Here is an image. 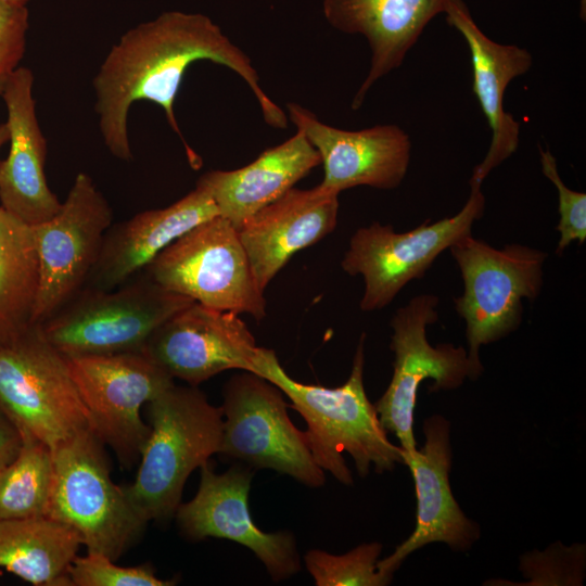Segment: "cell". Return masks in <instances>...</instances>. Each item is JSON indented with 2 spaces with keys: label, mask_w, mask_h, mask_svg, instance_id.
<instances>
[{
  "label": "cell",
  "mask_w": 586,
  "mask_h": 586,
  "mask_svg": "<svg viewBox=\"0 0 586 586\" xmlns=\"http://www.w3.org/2000/svg\"><path fill=\"white\" fill-rule=\"evenodd\" d=\"M208 60L239 75L255 95L265 122L288 128V116L264 91L250 56L235 46L208 16L169 11L126 31L101 63L92 86L94 110L104 144L112 155L130 161L128 113L137 101L164 110L192 162H199L180 130L174 103L187 68Z\"/></svg>",
  "instance_id": "6da1fadb"
},
{
  "label": "cell",
  "mask_w": 586,
  "mask_h": 586,
  "mask_svg": "<svg viewBox=\"0 0 586 586\" xmlns=\"http://www.w3.org/2000/svg\"><path fill=\"white\" fill-rule=\"evenodd\" d=\"M366 334L359 337L351 374L337 387L305 384L292 379L281 367L272 349L259 347L251 372H254L288 396L292 407L304 418L308 446L316 463L339 482L353 484L343 453L351 455L360 477L373 464L378 473L405 463L404 449L387 438L375 407L364 385Z\"/></svg>",
  "instance_id": "7a4b0ae2"
},
{
  "label": "cell",
  "mask_w": 586,
  "mask_h": 586,
  "mask_svg": "<svg viewBox=\"0 0 586 586\" xmlns=\"http://www.w3.org/2000/svg\"><path fill=\"white\" fill-rule=\"evenodd\" d=\"M150 434L135 481L123 486L139 515L165 522L175 517L189 475L219 453L222 410L196 386L175 383L146 404Z\"/></svg>",
  "instance_id": "3957f363"
},
{
  "label": "cell",
  "mask_w": 586,
  "mask_h": 586,
  "mask_svg": "<svg viewBox=\"0 0 586 586\" xmlns=\"http://www.w3.org/2000/svg\"><path fill=\"white\" fill-rule=\"evenodd\" d=\"M53 477L46 517L74 528L87 552L117 561L146 522L111 476L104 444L92 428L51 449Z\"/></svg>",
  "instance_id": "277c9868"
},
{
  "label": "cell",
  "mask_w": 586,
  "mask_h": 586,
  "mask_svg": "<svg viewBox=\"0 0 586 586\" xmlns=\"http://www.w3.org/2000/svg\"><path fill=\"white\" fill-rule=\"evenodd\" d=\"M448 250L463 280V293L454 303L466 322L470 380H476L483 372L481 346L515 331L522 322L523 298L539 295L547 254L518 243L495 249L472 233Z\"/></svg>",
  "instance_id": "5b68a950"
},
{
  "label": "cell",
  "mask_w": 586,
  "mask_h": 586,
  "mask_svg": "<svg viewBox=\"0 0 586 586\" xmlns=\"http://www.w3.org/2000/svg\"><path fill=\"white\" fill-rule=\"evenodd\" d=\"M191 303L144 272L109 291L85 286L40 327L65 357L141 352L162 323Z\"/></svg>",
  "instance_id": "8992f818"
},
{
  "label": "cell",
  "mask_w": 586,
  "mask_h": 586,
  "mask_svg": "<svg viewBox=\"0 0 586 586\" xmlns=\"http://www.w3.org/2000/svg\"><path fill=\"white\" fill-rule=\"evenodd\" d=\"M0 413L51 449L91 428L66 357L34 324L0 346Z\"/></svg>",
  "instance_id": "52a82bcc"
},
{
  "label": "cell",
  "mask_w": 586,
  "mask_h": 586,
  "mask_svg": "<svg viewBox=\"0 0 586 586\" xmlns=\"http://www.w3.org/2000/svg\"><path fill=\"white\" fill-rule=\"evenodd\" d=\"M144 272L165 289L204 306L266 316L264 290L258 285L237 228L218 215L178 238Z\"/></svg>",
  "instance_id": "ba28073f"
},
{
  "label": "cell",
  "mask_w": 586,
  "mask_h": 586,
  "mask_svg": "<svg viewBox=\"0 0 586 586\" xmlns=\"http://www.w3.org/2000/svg\"><path fill=\"white\" fill-rule=\"evenodd\" d=\"M484 209L481 186L470 184L467 202L454 216L433 222L428 219L405 232L378 221L357 229L341 266L349 276L364 279L360 309L374 311L390 305L405 285L422 278L444 251L471 234Z\"/></svg>",
  "instance_id": "9c48e42d"
},
{
  "label": "cell",
  "mask_w": 586,
  "mask_h": 586,
  "mask_svg": "<svg viewBox=\"0 0 586 586\" xmlns=\"http://www.w3.org/2000/svg\"><path fill=\"white\" fill-rule=\"evenodd\" d=\"M221 456L250 468L271 469L308 487L324 484L306 433L288 415L281 390L265 378L243 371L224 386Z\"/></svg>",
  "instance_id": "30bf717a"
},
{
  "label": "cell",
  "mask_w": 586,
  "mask_h": 586,
  "mask_svg": "<svg viewBox=\"0 0 586 586\" xmlns=\"http://www.w3.org/2000/svg\"><path fill=\"white\" fill-rule=\"evenodd\" d=\"M91 428L125 468L140 459L150 434L141 408L174 379L142 352L66 357Z\"/></svg>",
  "instance_id": "8fae6325"
},
{
  "label": "cell",
  "mask_w": 586,
  "mask_h": 586,
  "mask_svg": "<svg viewBox=\"0 0 586 586\" xmlns=\"http://www.w3.org/2000/svg\"><path fill=\"white\" fill-rule=\"evenodd\" d=\"M437 306L436 295L419 294L398 308L391 320L393 375L374 407L382 426L396 436L406 454L417 449L412 425L420 384L431 379L430 391H451L471 379L463 346H433L428 341L426 328L437 321Z\"/></svg>",
  "instance_id": "7c38bea8"
},
{
  "label": "cell",
  "mask_w": 586,
  "mask_h": 586,
  "mask_svg": "<svg viewBox=\"0 0 586 586\" xmlns=\"http://www.w3.org/2000/svg\"><path fill=\"white\" fill-rule=\"evenodd\" d=\"M112 218L107 200L81 171L60 211L31 227L39 264L34 324L49 319L86 286Z\"/></svg>",
  "instance_id": "4fadbf2b"
},
{
  "label": "cell",
  "mask_w": 586,
  "mask_h": 586,
  "mask_svg": "<svg viewBox=\"0 0 586 586\" xmlns=\"http://www.w3.org/2000/svg\"><path fill=\"white\" fill-rule=\"evenodd\" d=\"M200 469L195 496L180 504L175 514L181 533L192 540L214 537L241 544L262 561L273 582L296 574L301 570V560L293 534L264 532L251 517V468L235 463L220 474L208 463Z\"/></svg>",
  "instance_id": "5bb4252c"
},
{
  "label": "cell",
  "mask_w": 586,
  "mask_h": 586,
  "mask_svg": "<svg viewBox=\"0 0 586 586\" xmlns=\"http://www.w3.org/2000/svg\"><path fill=\"white\" fill-rule=\"evenodd\" d=\"M257 349L239 314L193 302L162 323L141 352L173 379L198 386L226 370L252 371Z\"/></svg>",
  "instance_id": "9a60e30c"
},
{
  "label": "cell",
  "mask_w": 586,
  "mask_h": 586,
  "mask_svg": "<svg viewBox=\"0 0 586 586\" xmlns=\"http://www.w3.org/2000/svg\"><path fill=\"white\" fill-rule=\"evenodd\" d=\"M288 118L307 138L323 166L320 188L335 193L367 186L392 190L405 179L411 156L408 133L397 125L344 130L322 123L306 107L289 102Z\"/></svg>",
  "instance_id": "2e32d148"
},
{
  "label": "cell",
  "mask_w": 586,
  "mask_h": 586,
  "mask_svg": "<svg viewBox=\"0 0 586 586\" xmlns=\"http://www.w3.org/2000/svg\"><path fill=\"white\" fill-rule=\"evenodd\" d=\"M423 433L422 448L404 453V464L415 482L416 526L391 556L378 561V570L387 575H393L413 551L431 543H445L453 550L466 551L480 537L479 525L466 517L449 485L453 454L448 420L440 415L429 417Z\"/></svg>",
  "instance_id": "e0dca14e"
},
{
  "label": "cell",
  "mask_w": 586,
  "mask_h": 586,
  "mask_svg": "<svg viewBox=\"0 0 586 586\" xmlns=\"http://www.w3.org/2000/svg\"><path fill=\"white\" fill-rule=\"evenodd\" d=\"M33 86V72L18 66L0 92L10 141L8 156L0 160V205L30 227L47 221L62 206L47 182V141L37 119Z\"/></svg>",
  "instance_id": "ac0fdd59"
},
{
  "label": "cell",
  "mask_w": 586,
  "mask_h": 586,
  "mask_svg": "<svg viewBox=\"0 0 586 586\" xmlns=\"http://www.w3.org/2000/svg\"><path fill=\"white\" fill-rule=\"evenodd\" d=\"M447 23L467 42L472 66V90L492 130L491 144L477 164L469 184H480L488 174L518 149L520 124L505 111L504 98L508 85L530 71V51L517 44H504L491 39L474 22L463 0H447Z\"/></svg>",
  "instance_id": "d6986e66"
},
{
  "label": "cell",
  "mask_w": 586,
  "mask_h": 586,
  "mask_svg": "<svg viewBox=\"0 0 586 586\" xmlns=\"http://www.w3.org/2000/svg\"><path fill=\"white\" fill-rule=\"evenodd\" d=\"M339 205V193L293 187L237 229L262 290L294 254L335 229Z\"/></svg>",
  "instance_id": "ffe728a7"
},
{
  "label": "cell",
  "mask_w": 586,
  "mask_h": 586,
  "mask_svg": "<svg viewBox=\"0 0 586 586\" xmlns=\"http://www.w3.org/2000/svg\"><path fill=\"white\" fill-rule=\"evenodd\" d=\"M218 215L209 192L196 184L164 208L138 213L110 227L86 286L106 291L120 286L178 238Z\"/></svg>",
  "instance_id": "44dd1931"
},
{
  "label": "cell",
  "mask_w": 586,
  "mask_h": 586,
  "mask_svg": "<svg viewBox=\"0 0 586 586\" xmlns=\"http://www.w3.org/2000/svg\"><path fill=\"white\" fill-rule=\"evenodd\" d=\"M447 0H323L328 23L345 34L362 35L370 67L352 101L358 110L370 88L398 68L426 25L444 13Z\"/></svg>",
  "instance_id": "7402d4cb"
},
{
  "label": "cell",
  "mask_w": 586,
  "mask_h": 586,
  "mask_svg": "<svg viewBox=\"0 0 586 586\" xmlns=\"http://www.w3.org/2000/svg\"><path fill=\"white\" fill-rule=\"evenodd\" d=\"M316 149L304 133L265 150L256 160L233 170H209L196 184L206 189L220 216L237 229L256 212L282 196L320 165Z\"/></svg>",
  "instance_id": "603a6c76"
},
{
  "label": "cell",
  "mask_w": 586,
  "mask_h": 586,
  "mask_svg": "<svg viewBox=\"0 0 586 586\" xmlns=\"http://www.w3.org/2000/svg\"><path fill=\"white\" fill-rule=\"evenodd\" d=\"M81 545L74 528L46 515L0 519V569L35 586H72Z\"/></svg>",
  "instance_id": "cb8c5ba5"
},
{
  "label": "cell",
  "mask_w": 586,
  "mask_h": 586,
  "mask_svg": "<svg viewBox=\"0 0 586 586\" xmlns=\"http://www.w3.org/2000/svg\"><path fill=\"white\" fill-rule=\"evenodd\" d=\"M39 264L33 228L0 205V346L33 326Z\"/></svg>",
  "instance_id": "d4e9b609"
},
{
  "label": "cell",
  "mask_w": 586,
  "mask_h": 586,
  "mask_svg": "<svg viewBox=\"0 0 586 586\" xmlns=\"http://www.w3.org/2000/svg\"><path fill=\"white\" fill-rule=\"evenodd\" d=\"M22 436L16 457L0 470V519L46 515L53 477L49 446Z\"/></svg>",
  "instance_id": "484cf974"
},
{
  "label": "cell",
  "mask_w": 586,
  "mask_h": 586,
  "mask_svg": "<svg viewBox=\"0 0 586 586\" xmlns=\"http://www.w3.org/2000/svg\"><path fill=\"white\" fill-rule=\"evenodd\" d=\"M381 551L382 545L377 542L361 544L344 555L311 549L304 561L317 586H384L393 575L378 570Z\"/></svg>",
  "instance_id": "4316f807"
},
{
  "label": "cell",
  "mask_w": 586,
  "mask_h": 586,
  "mask_svg": "<svg viewBox=\"0 0 586 586\" xmlns=\"http://www.w3.org/2000/svg\"><path fill=\"white\" fill-rule=\"evenodd\" d=\"M72 586H171L176 579H162L150 563L119 566L109 557L87 552L76 556L68 570Z\"/></svg>",
  "instance_id": "83f0119b"
},
{
  "label": "cell",
  "mask_w": 586,
  "mask_h": 586,
  "mask_svg": "<svg viewBox=\"0 0 586 586\" xmlns=\"http://www.w3.org/2000/svg\"><path fill=\"white\" fill-rule=\"evenodd\" d=\"M520 570L527 585H581L585 570V546H562L534 551L520 558Z\"/></svg>",
  "instance_id": "f1b7e54d"
},
{
  "label": "cell",
  "mask_w": 586,
  "mask_h": 586,
  "mask_svg": "<svg viewBox=\"0 0 586 586\" xmlns=\"http://www.w3.org/2000/svg\"><path fill=\"white\" fill-rule=\"evenodd\" d=\"M542 171L558 192L559 224L556 229L560 239L556 253L561 255L574 241L582 245L586 240V194L570 189L562 181L557 161L551 152L539 146Z\"/></svg>",
  "instance_id": "f546056e"
},
{
  "label": "cell",
  "mask_w": 586,
  "mask_h": 586,
  "mask_svg": "<svg viewBox=\"0 0 586 586\" xmlns=\"http://www.w3.org/2000/svg\"><path fill=\"white\" fill-rule=\"evenodd\" d=\"M27 29L26 5L0 1V92L24 56Z\"/></svg>",
  "instance_id": "4dcf8cb0"
},
{
  "label": "cell",
  "mask_w": 586,
  "mask_h": 586,
  "mask_svg": "<svg viewBox=\"0 0 586 586\" xmlns=\"http://www.w3.org/2000/svg\"><path fill=\"white\" fill-rule=\"evenodd\" d=\"M22 436L16 426L0 413V470L18 454Z\"/></svg>",
  "instance_id": "1f68e13d"
},
{
  "label": "cell",
  "mask_w": 586,
  "mask_h": 586,
  "mask_svg": "<svg viewBox=\"0 0 586 586\" xmlns=\"http://www.w3.org/2000/svg\"><path fill=\"white\" fill-rule=\"evenodd\" d=\"M9 141V130L5 124H0V151L4 143Z\"/></svg>",
  "instance_id": "d6a6232c"
},
{
  "label": "cell",
  "mask_w": 586,
  "mask_h": 586,
  "mask_svg": "<svg viewBox=\"0 0 586 586\" xmlns=\"http://www.w3.org/2000/svg\"><path fill=\"white\" fill-rule=\"evenodd\" d=\"M579 15L583 21H585L586 16V0H581L579 3Z\"/></svg>",
  "instance_id": "836d02e7"
},
{
  "label": "cell",
  "mask_w": 586,
  "mask_h": 586,
  "mask_svg": "<svg viewBox=\"0 0 586 586\" xmlns=\"http://www.w3.org/2000/svg\"><path fill=\"white\" fill-rule=\"evenodd\" d=\"M0 1L15 4V5H26L29 0H0Z\"/></svg>",
  "instance_id": "e575fe53"
}]
</instances>
